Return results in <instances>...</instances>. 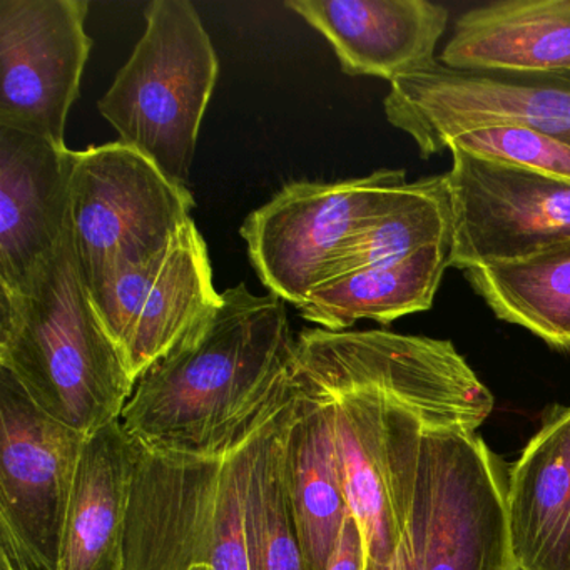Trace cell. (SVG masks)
Instances as JSON below:
<instances>
[{
  "label": "cell",
  "instance_id": "cell-1",
  "mask_svg": "<svg viewBox=\"0 0 570 570\" xmlns=\"http://www.w3.org/2000/svg\"><path fill=\"white\" fill-rule=\"evenodd\" d=\"M295 373L332 413L366 560L386 562L405 535L426 436L476 433L492 413V392L450 340L389 330H303Z\"/></svg>",
  "mask_w": 570,
  "mask_h": 570
},
{
  "label": "cell",
  "instance_id": "cell-2",
  "mask_svg": "<svg viewBox=\"0 0 570 570\" xmlns=\"http://www.w3.org/2000/svg\"><path fill=\"white\" fill-rule=\"evenodd\" d=\"M136 383L121 426L136 445L218 453L272 420L295 392L296 336L285 302L245 283Z\"/></svg>",
  "mask_w": 570,
  "mask_h": 570
},
{
  "label": "cell",
  "instance_id": "cell-3",
  "mask_svg": "<svg viewBox=\"0 0 570 570\" xmlns=\"http://www.w3.org/2000/svg\"><path fill=\"white\" fill-rule=\"evenodd\" d=\"M0 370L81 435L121 420L136 382L96 312L71 229L21 289L0 292Z\"/></svg>",
  "mask_w": 570,
  "mask_h": 570
},
{
  "label": "cell",
  "instance_id": "cell-4",
  "mask_svg": "<svg viewBox=\"0 0 570 570\" xmlns=\"http://www.w3.org/2000/svg\"><path fill=\"white\" fill-rule=\"evenodd\" d=\"M282 410L252 435L218 453L173 452L135 443L138 455L126 525L125 570H249V455L253 443Z\"/></svg>",
  "mask_w": 570,
  "mask_h": 570
},
{
  "label": "cell",
  "instance_id": "cell-5",
  "mask_svg": "<svg viewBox=\"0 0 570 570\" xmlns=\"http://www.w3.org/2000/svg\"><path fill=\"white\" fill-rule=\"evenodd\" d=\"M131 58L99 99L119 141L188 186L203 118L218 82L212 38L188 0H155Z\"/></svg>",
  "mask_w": 570,
  "mask_h": 570
},
{
  "label": "cell",
  "instance_id": "cell-6",
  "mask_svg": "<svg viewBox=\"0 0 570 570\" xmlns=\"http://www.w3.org/2000/svg\"><path fill=\"white\" fill-rule=\"evenodd\" d=\"M509 466L476 433L439 432L420 453L405 539L415 570H512Z\"/></svg>",
  "mask_w": 570,
  "mask_h": 570
},
{
  "label": "cell",
  "instance_id": "cell-7",
  "mask_svg": "<svg viewBox=\"0 0 570 570\" xmlns=\"http://www.w3.org/2000/svg\"><path fill=\"white\" fill-rule=\"evenodd\" d=\"M195 198L125 142L78 151L69 229L86 285L138 265L191 222Z\"/></svg>",
  "mask_w": 570,
  "mask_h": 570
},
{
  "label": "cell",
  "instance_id": "cell-8",
  "mask_svg": "<svg viewBox=\"0 0 570 570\" xmlns=\"http://www.w3.org/2000/svg\"><path fill=\"white\" fill-rule=\"evenodd\" d=\"M409 185L403 169L286 185L239 229L256 275L272 295L299 308L338 249L395 208Z\"/></svg>",
  "mask_w": 570,
  "mask_h": 570
},
{
  "label": "cell",
  "instance_id": "cell-9",
  "mask_svg": "<svg viewBox=\"0 0 570 570\" xmlns=\"http://www.w3.org/2000/svg\"><path fill=\"white\" fill-rule=\"evenodd\" d=\"M88 289L136 383L206 325L223 302L193 219L151 258L109 273Z\"/></svg>",
  "mask_w": 570,
  "mask_h": 570
},
{
  "label": "cell",
  "instance_id": "cell-10",
  "mask_svg": "<svg viewBox=\"0 0 570 570\" xmlns=\"http://www.w3.org/2000/svg\"><path fill=\"white\" fill-rule=\"evenodd\" d=\"M86 439L42 413L0 370V549L31 570H58Z\"/></svg>",
  "mask_w": 570,
  "mask_h": 570
},
{
  "label": "cell",
  "instance_id": "cell-11",
  "mask_svg": "<svg viewBox=\"0 0 570 570\" xmlns=\"http://www.w3.org/2000/svg\"><path fill=\"white\" fill-rule=\"evenodd\" d=\"M383 109L422 158L446 151L456 136L495 125L527 126L570 145V75L456 71L436 59L393 79Z\"/></svg>",
  "mask_w": 570,
  "mask_h": 570
},
{
  "label": "cell",
  "instance_id": "cell-12",
  "mask_svg": "<svg viewBox=\"0 0 570 570\" xmlns=\"http://www.w3.org/2000/svg\"><path fill=\"white\" fill-rule=\"evenodd\" d=\"M88 0H0V128L66 145L91 55Z\"/></svg>",
  "mask_w": 570,
  "mask_h": 570
},
{
  "label": "cell",
  "instance_id": "cell-13",
  "mask_svg": "<svg viewBox=\"0 0 570 570\" xmlns=\"http://www.w3.org/2000/svg\"><path fill=\"white\" fill-rule=\"evenodd\" d=\"M450 268L522 258L570 239V181L450 148Z\"/></svg>",
  "mask_w": 570,
  "mask_h": 570
},
{
  "label": "cell",
  "instance_id": "cell-14",
  "mask_svg": "<svg viewBox=\"0 0 570 570\" xmlns=\"http://www.w3.org/2000/svg\"><path fill=\"white\" fill-rule=\"evenodd\" d=\"M78 151L0 128V292L21 289L69 229Z\"/></svg>",
  "mask_w": 570,
  "mask_h": 570
},
{
  "label": "cell",
  "instance_id": "cell-15",
  "mask_svg": "<svg viewBox=\"0 0 570 570\" xmlns=\"http://www.w3.org/2000/svg\"><path fill=\"white\" fill-rule=\"evenodd\" d=\"M332 46L342 71L392 82L436 61L449 11L429 0H288Z\"/></svg>",
  "mask_w": 570,
  "mask_h": 570
},
{
  "label": "cell",
  "instance_id": "cell-16",
  "mask_svg": "<svg viewBox=\"0 0 570 570\" xmlns=\"http://www.w3.org/2000/svg\"><path fill=\"white\" fill-rule=\"evenodd\" d=\"M456 71L570 75V0H502L470 9L439 59Z\"/></svg>",
  "mask_w": 570,
  "mask_h": 570
},
{
  "label": "cell",
  "instance_id": "cell-17",
  "mask_svg": "<svg viewBox=\"0 0 570 570\" xmlns=\"http://www.w3.org/2000/svg\"><path fill=\"white\" fill-rule=\"evenodd\" d=\"M513 562L522 570H570V405L550 413L509 470Z\"/></svg>",
  "mask_w": 570,
  "mask_h": 570
},
{
  "label": "cell",
  "instance_id": "cell-18",
  "mask_svg": "<svg viewBox=\"0 0 570 570\" xmlns=\"http://www.w3.org/2000/svg\"><path fill=\"white\" fill-rule=\"evenodd\" d=\"M136 445L121 422L86 439L62 529L58 570H125Z\"/></svg>",
  "mask_w": 570,
  "mask_h": 570
},
{
  "label": "cell",
  "instance_id": "cell-19",
  "mask_svg": "<svg viewBox=\"0 0 570 570\" xmlns=\"http://www.w3.org/2000/svg\"><path fill=\"white\" fill-rule=\"evenodd\" d=\"M295 368V365H293ZM286 483L306 570H326L350 513L328 405L296 379Z\"/></svg>",
  "mask_w": 570,
  "mask_h": 570
},
{
  "label": "cell",
  "instance_id": "cell-20",
  "mask_svg": "<svg viewBox=\"0 0 570 570\" xmlns=\"http://www.w3.org/2000/svg\"><path fill=\"white\" fill-rule=\"evenodd\" d=\"M452 258V239L433 243L395 265L380 266L316 286L298 312L330 332H346L360 320L390 325L429 312Z\"/></svg>",
  "mask_w": 570,
  "mask_h": 570
},
{
  "label": "cell",
  "instance_id": "cell-21",
  "mask_svg": "<svg viewBox=\"0 0 570 570\" xmlns=\"http://www.w3.org/2000/svg\"><path fill=\"white\" fill-rule=\"evenodd\" d=\"M463 273L497 318L570 350V239Z\"/></svg>",
  "mask_w": 570,
  "mask_h": 570
},
{
  "label": "cell",
  "instance_id": "cell-22",
  "mask_svg": "<svg viewBox=\"0 0 570 570\" xmlns=\"http://www.w3.org/2000/svg\"><path fill=\"white\" fill-rule=\"evenodd\" d=\"M295 392L288 405L253 443L249 455L246 480L249 570H306L286 483V449Z\"/></svg>",
  "mask_w": 570,
  "mask_h": 570
},
{
  "label": "cell",
  "instance_id": "cell-23",
  "mask_svg": "<svg viewBox=\"0 0 570 570\" xmlns=\"http://www.w3.org/2000/svg\"><path fill=\"white\" fill-rule=\"evenodd\" d=\"M452 232L446 176H429L410 183L395 208L373 219L338 249L320 285L365 269L395 265L425 246L450 242Z\"/></svg>",
  "mask_w": 570,
  "mask_h": 570
},
{
  "label": "cell",
  "instance_id": "cell-24",
  "mask_svg": "<svg viewBox=\"0 0 570 570\" xmlns=\"http://www.w3.org/2000/svg\"><path fill=\"white\" fill-rule=\"evenodd\" d=\"M505 165L570 181V145L520 125H495L456 136L446 145Z\"/></svg>",
  "mask_w": 570,
  "mask_h": 570
},
{
  "label": "cell",
  "instance_id": "cell-25",
  "mask_svg": "<svg viewBox=\"0 0 570 570\" xmlns=\"http://www.w3.org/2000/svg\"><path fill=\"white\" fill-rule=\"evenodd\" d=\"M365 540H363L362 530H360L355 517L348 513L326 570H365Z\"/></svg>",
  "mask_w": 570,
  "mask_h": 570
},
{
  "label": "cell",
  "instance_id": "cell-26",
  "mask_svg": "<svg viewBox=\"0 0 570 570\" xmlns=\"http://www.w3.org/2000/svg\"><path fill=\"white\" fill-rule=\"evenodd\" d=\"M365 570H415L405 539L400 540L399 547L386 562H366Z\"/></svg>",
  "mask_w": 570,
  "mask_h": 570
},
{
  "label": "cell",
  "instance_id": "cell-27",
  "mask_svg": "<svg viewBox=\"0 0 570 570\" xmlns=\"http://www.w3.org/2000/svg\"><path fill=\"white\" fill-rule=\"evenodd\" d=\"M0 570H31L18 557L12 556L8 550L0 549Z\"/></svg>",
  "mask_w": 570,
  "mask_h": 570
},
{
  "label": "cell",
  "instance_id": "cell-28",
  "mask_svg": "<svg viewBox=\"0 0 570 570\" xmlns=\"http://www.w3.org/2000/svg\"><path fill=\"white\" fill-rule=\"evenodd\" d=\"M512 570H522V569H519V567H513Z\"/></svg>",
  "mask_w": 570,
  "mask_h": 570
},
{
  "label": "cell",
  "instance_id": "cell-29",
  "mask_svg": "<svg viewBox=\"0 0 570 570\" xmlns=\"http://www.w3.org/2000/svg\"><path fill=\"white\" fill-rule=\"evenodd\" d=\"M198 570H203V569H198Z\"/></svg>",
  "mask_w": 570,
  "mask_h": 570
}]
</instances>
